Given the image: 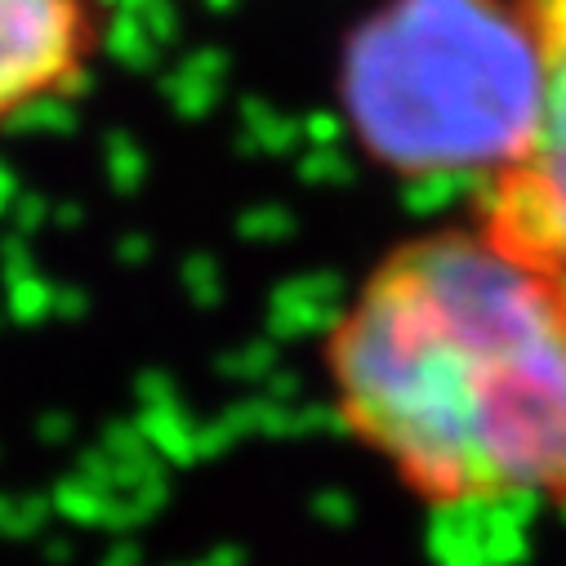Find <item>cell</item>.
Instances as JSON below:
<instances>
[{
  "label": "cell",
  "instance_id": "3957f363",
  "mask_svg": "<svg viewBox=\"0 0 566 566\" xmlns=\"http://www.w3.org/2000/svg\"><path fill=\"white\" fill-rule=\"evenodd\" d=\"M535 50V112L522 153L486 179L478 214L566 259V0H517Z\"/></svg>",
  "mask_w": 566,
  "mask_h": 566
},
{
  "label": "cell",
  "instance_id": "6da1fadb",
  "mask_svg": "<svg viewBox=\"0 0 566 566\" xmlns=\"http://www.w3.org/2000/svg\"><path fill=\"white\" fill-rule=\"evenodd\" d=\"M344 429L429 504L566 509V259L482 214L392 245L326 335Z\"/></svg>",
  "mask_w": 566,
  "mask_h": 566
},
{
  "label": "cell",
  "instance_id": "7a4b0ae2",
  "mask_svg": "<svg viewBox=\"0 0 566 566\" xmlns=\"http://www.w3.org/2000/svg\"><path fill=\"white\" fill-rule=\"evenodd\" d=\"M344 107L379 166L500 175L535 112L517 0H388L348 45Z\"/></svg>",
  "mask_w": 566,
  "mask_h": 566
},
{
  "label": "cell",
  "instance_id": "277c9868",
  "mask_svg": "<svg viewBox=\"0 0 566 566\" xmlns=\"http://www.w3.org/2000/svg\"><path fill=\"white\" fill-rule=\"evenodd\" d=\"M98 54V0H0V134L81 94Z\"/></svg>",
  "mask_w": 566,
  "mask_h": 566
}]
</instances>
